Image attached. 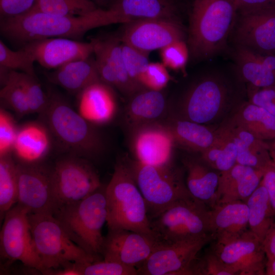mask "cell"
<instances>
[{"instance_id": "obj_14", "label": "cell", "mask_w": 275, "mask_h": 275, "mask_svg": "<svg viewBox=\"0 0 275 275\" xmlns=\"http://www.w3.org/2000/svg\"><path fill=\"white\" fill-rule=\"evenodd\" d=\"M213 251L237 274H265L266 256L262 243L250 230L216 240Z\"/></svg>"}, {"instance_id": "obj_18", "label": "cell", "mask_w": 275, "mask_h": 275, "mask_svg": "<svg viewBox=\"0 0 275 275\" xmlns=\"http://www.w3.org/2000/svg\"><path fill=\"white\" fill-rule=\"evenodd\" d=\"M41 66L56 69L72 61L89 58L94 52L93 42H83L67 38L37 40L22 47Z\"/></svg>"}, {"instance_id": "obj_17", "label": "cell", "mask_w": 275, "mask_h": 275, "mask_svg": "<svg viewBox=\"0 0 275 275\" xmlns=\"http://www.w3.org/2000/svg\"><path fill=\"white\" fill-rule=\"evenodd\" d=\"M230 96L226 82L215 76L206 77L188 91L183 108L187 120L200 124L214 120L225 106Z\"/></svg>"}, {"instance_id": "obj_48", "label": "cell", "mask_w": 275, "mask_h": 275, "mask_svg": "<svg viewBox=\"0 0 275 275\" xmlns=\"http://www.w3.org/2000/svg\"><path fill=\"white\" fill-rule=\"evenodd\" d=\"M261 182L266 189L275 215V167L272 162L265 169Z\"/></svg>"}, {"instance_id": "obj_29", "label": "cell", "mask_w": 275, "mask_h": 275, "mask_svg": "<svg viewBox=\"0 0 275 275\" xmlns=\"http://www.w3.org/2000/svg\"><path fill=\"white\" fill-rule=\"evenodd\" d=\"M245 202L249 211V228L262 243L275 221V215L261 182Z\"/></svg>"}, {"instance_id": "obj_52", "label": "cell", "mask_w": 275, "mask_h": 275, "mask_svg": "<svg viewBox=\"0 0 275 275\" xmlns=\"http://www.w3.org/2000/svg\"><path fill=\"white\" fill-rule=\"evenodd\" d=\"M99 8L103 9V7L106 8L109 5L111 0H91Z\"/></svg>"}, {"instance_id": "obj_53", "label": "cell", "mask_w": 275, "mask_h": 275, "mask_svg": "<svg viewBox=\"0 0 275 275\" xmlns=\"http://www.w3.org/2000/svg\"><path fill=\"white\" fill-rule=\"evenodd\" d=\"M269 154L271 157V159L273 164L275 167V151L273 149H269Z\"/></svg>"}, {"instance_id": "obj_24", "label": "cell", "mask_w": 275, "mask_h": 275, "mask_svg": "<svg viewBox=\"0 0 275 275\" xmlns=\"http://www.w3.org/2000/svg\"><path fill=\"white\" fill-rule=\"evenodd\" d=\"M246 203L234 201L215 205L209 211L210 232L216 240L241 234L249 227Z\"/></svg>"}, {"instance_id": "obj_42", "label": "cell", "mask_w": 275, "mask_h": 275, "mask_svg": "<svg viewBox=\"0 0 275 275\" xmlns=\"http://www.w3.org/2000/svg\"><path fill=\"white\" fill-rule=\"evenodd\" d=\"M189 52L184 40L174 42L160 49L162 64L173 70L182 69L187 63Z\"/></svg>"}, {"instance_id": "obj_11", "label": "cell", "mask_w": 275, "mask_h": 275, "mask_svg": "<svg viewBox=\"0 0 275 275\" xmlns=\"http://www.w3.org/2000/svg\"><path fill=\"white\" fill-rule=\"evenodd\" d=\"M18 181L17 204L28 213L53 214L58 208L55 195L52 168L42 162H16Z\"/></svg>"}, {"instance_id": "obj_33", "label": "cell", "mask_w": 275, "mask_h": 275, "mask_svg": "<svg viewBox=\"0 0 275 275\" xmlns=\"http://www.w3.org/2000/svg\"><path fill=\"white\" fill-rule=\"evenodd\" d=\"M18 201V181L16 162L12 154L0 157V216L3 219L6 212Z\"/></svg>"}, {"instance_id": "obj_51", "label": "cell", "mask_w": 275, "mask_h": 275, "mask_svg": "<svg viewBox=\"0 0 275 275\" xmlns=\"http://www.w3.org/2000/svg\"><path fill=\"white\" fill-rule=\"evenodd\" d=\"M265 274L275 275V257H266L265 263Z\"/></svg>"}, {"instance_id": "obj_4", "label": "cell", "mask_w": 275, "mask_h": 275, "mask_svg": "<svg viewBox=\"0 0 275 275\" xmlns=\"http://www.w3.org/2000/svg\"><path fill=\"white\" fill-rule=\"evenodd\" d=\"M105 192L108 230L132 231L155 242L145 199L126 160L116 162Z\"/></svg>"}, {"instance_id": "obj_31", "label": "cell", "mask_w": 275, "mask_h": 275, "mask_svg": "<svg viewBox=\"0 0 275 275\" xmlns=\"http://www.w3.org/2000/svg\"><path fill=\"white\" fill-rule=\"evenodd\" d=\"M95 40L105 52L109 65L114 72L116 88L122 93L132 96L145 88L134 81L127 71L122 51L121 40L117 37L109 36Z\"/></svg>"}, {"instance_id": "obj_25", "label": "cell", "mask_w": 275, "mask_h": 275, "mask_svg": "<svg viewBox=\"0 0 275 275\" xmlns=\"http://www.w3.org/2000/svg\"><path fill=\"white\" fill-rule=\"evenodd\" d=\"M46 75L50 82L76 95L90 85L101 81L95 60L90 57L69 62Z\"/></svg>"}, {"instance_id": "obj_39", "label": "cell", "mask_w": 275, "mask_h": 275, "mask_svg": "<svg viewBox=\"0 0 275 275\" xmlns=\"http://www.w3.org/2000/svg\"><path fill=\"white\" fill-rule=\"evenodd\" d=\"M188 274L235 275L237 273L213 251L205 254L202 259L197 257L189 268Z\"/></svg>"}, {"instance_id": "obj_27", "label": "cell", "mask_w": 275, "mask_h": 275, "mask_svg": "<svg viewBox=\"0 0 275 275\" xmlns=\"http://www.w3.org/2000/svg\"><path fill=\"white\" fill-rule=\"evenodd\" d=\"M184 163L187 171L186 185L188 191L195 198L212 207L219 175L196 160H187Z\"/></svg>"}, {"instance_id": "obj_26", "label": "cell", "mask_w": 275, "mask_h": 275, "mask_svg": "<svg viewBox=\"0 0 275 275\" xmlns=\"http://www.w3.org/2000/svg\"><path fill=\"white\" fill-rule=\"evenodd\" d=\"M131 96L126 107L125 119L132 128L157 121L166 110V99L160 91L144 89Z\"/></svg>"}, {"instance_id": "obj_41", "label": "cell", "mask_w": 275, "mask_h": 275, "mask_svg": "<svg viewBox=\"0 0 275 275\" xmlns=\"http://www.w3.org/2000/svg\"><path fill=\"white\" fill-rule=\"evenodd\" d=\"M15 121L8 111L0 109V157L12 154L18 130Z\"/></svg>"}, {"instance_id": "obj_46", "label": "cell", "mask_w": 275, "mask_h": 275, "mask_svg": "<svg viewBox=\"0 0 275 275\" xmlns=\"http://www.w3.org/2000/svg\"><path fill=\"white\" fill-rule=\"evenodd\" d=\"M38 0H0L1 19L23 15L34 10Z\"/></svg>"}, {"instance_id": "obj_1", "label": "cell", "mask_w": 275, "mask_h": 275, "mask_svg": "<svg viewBox=\"0 0 275 275\" xmlns=\"http://www.w3.org/2000/svg\"><path fill=\"white\" fill-rule=\"evenodd\" d=\"M111 24L106 9L98 8L85 15L59 16L34 10L23 15L1 19L2 35L23 45L50 38H67L79 40L89 31Z\"/></svg>"}, {"instance_id": "obj_32", "label": "cell", "mask_w": 275, "mask_h": 275, "mask_svg": "<svg viewBox=\"0 0 275 275\" xmlns=\"http://www.w3.org/2000/svg\"><path fill=\"white\" fill-rule=\"evenodd\" d=\"M234 55L240 74L252 86L262 88L275 86V72L263 65L255 53L236 46Z\"/></svg>"}, {"instance_id": "obj_12", "label": "cell", "mask_w": 275, "mask_h": 275, "mask_svg": "<svg viewBox=\"0 0 275 275\" xmlns=\"http://www.w3.org/2000/svg\"><path fill=\"white\" fill-rule=\"evenodd\" d=\"M212 238V235L182 239L155 248L139 267L138 274H188L198 253Z\"/></svg>"}, {"instance_id": "obj_7", "label": "cell", "mask_w": 275, "mask_h": 275, "mask_svg": "<svg viewBox=\"0 0 275 275\" xmlns=\"http://www.w3.org/2000/svg\"><path fill=\"white\" fill-rule=\"evenodd\" d=\"M206 204L191 196L178 200L150 221L156 246L211 235Z\"/></svg>"}, {"instance_id": "obj_15", "label": "cell", "mask_w": 275, "mask_h": 275, "mask_svg": "<svg viewBox=\"0 0 275 275\" xmlns=\"http://www.w3.org/2000/svg\"><path fill=\"white\" fill-rule=\"evenodd\" d=\"M175 143L167 125L155 121L132 128L130 149L134 160L142 163L156 167L172 166Z\"/></svg>"}, {"instance_id": "obj_50", "label": "cell", "mask_w": 275, "mask_h": 275, "mask_svg": "<svg viewBox=\"0 0 275 275\" xmlns=\"http://www.w3.org/2000/svg\"><path fill=\"white\" fill-rule=\"evenodd\" d=\"M266 256L275 257V221L262 242Z\"/></svg>"}, {"instance_id": "obj_9", "label": "cell", "mask_w": 275, "mask_h": 275, "mask_svg": "<svg viewBox=\"0 0 275 275\" xmlns=\"http://www.w3.org/2000/svg\"><path fill=\"white\" fill-rule=\"evenodd\" d=\"M52 173L58 208L83 199L101 185L88 160L72 154L58 160Z\"/></svg>"}, {"instance_id": "obj_37", "label": "cell", "mask_w": 275, "mask_h": 275, "mask_svg": "<svg viewBox=\"0 0 275 275\" xmlns=\"http://www.w3.org/2000/svg\"><path fill=\"white\" fill-rule=\"evenodd\" d=\"M0 97L3 104L13 111L18 117L21 118L31 114L23 89L10 72L6 82L1 89Z\"/></svg>"}, {"instance_id": "obj_45", "label": "cell", "mask_w": 275, "mask_h": 275, "mask_svg": "<svg viewBox=\"0 0 275 275\" xmlns=\"http://www.w3.org/2000/svg\"><path fill=\"white\" fill-rule=\"evenodd\" d=\"M219 129L223 135L224 141L213 168L222 172L231 169L236 163L237 147L225 127Z\"/></svg>"}, {"instance_id": "obj_3", "label": "cell", "mask_w": 275, "mask_h": 275, "mask_svg": "<svg viewBox=\"0 0 275 275\" xmlns=\"http://www.w3.org/2000/svg\"><path fill=\"white\" fill-rule=\"evenodd\" d=\"M237 13L234 0H194L187 42L192 56L203 59L223 50Z\"/></svg>"}, {"instance_id": "obj_19", "label": "cell", "mask_w": 275, "mask_h": 275, "mask_svg": "<svg viewBox=\"0 0 275 275\" xmlns=\"http://www.w3.org/2000/svg\"><path fill=\"white\" fill-rule=\"evenodd\" d=\"M156 245L154 241L137 232L108 230L104 239L102 256L105 261L137 268L147 259Z\"/></svg>"}, {"instance_id": "obj_20", "label": "cell", "mask_w": 275, "mask_h": 275, "mask_svg": "<svg viewBox=\"0 0 275 275\" xmlns=\"http://www.w3.org/2000/svg\"><path fill=\"white\" fill-rule=\"evenodd\" d=\"M118 109L113 88L99 81L88 87L77 94V112L93 125L109 123Z\"/></svg>"}, {"instance_id": "obj_23", "label": "cell", "mask_w": 275, "mask_h": 275, "mask_svg": "<svg viewBox=\"0 0 275 275\" xmlns=\"http://www.w3.org/2000/svg\"><path fill=\"white\" fill-rule=\"evenodd\" d=\"M264 171L236 163L221 172L214 205L234 201L245 202L260 183Z\"/></svg>"}, {"instance_id": "obj_16", "label": "cell", "mask_w": 275, "mask_h": 275, "mask_svg": "<svg viewBox=\"0 0 275 275\" xmlns=\"http://www.w3.org/2000/svg\"><path fill=\"white\" fill-rule=\"evenodd\" d=\"M124 24L121 42L149 53L176 41L184 40V31L179 20L140 19Z\"/></svg>"}, {"instance_id": "obj_2", "label": "cell", "mask_w": 275, "mask_h": 275, "mask_svg": "<svg viewBox=\"0 0 275 275\" xmlns=\"http://www.w3.org/2000/svg\"><path fill=\"white\" fill-rule=\"evenodd\" d=\"M47 94V106L39 115L52 137L70 154L87 159L99 155L104 150V144L95 126L75 111L58 92L49 88Z\"/></svg>"}, {"instance_id": "obj_5", "label": "cell", "mask_w": 275, "mask_h": 275, "mask_svg": "<svg viewBox=\"0 0 275 275\" xmlns=\"http://www.w3.org/2000/svg\"><path fill=\"white\" fill-rule=\"evenodd\" d=\"M106 186L101 184L83 199L59 207L53 214L71 239L97 261L101 260L107 220Z\"/></svg>"}, {"instance_id": "obj_36", "label": "cell", "mask_w": 275, "mask_h": 275, "mask_svg": "<svg viewBox=\"0 0 275 275\" xmlns=\"http://www.w3.org/2000/svg\"><path fill=\"white\" fill-rule=\"evenodd\" d=\"M67 267L75 275H138L135 267L104 260L86 264L72 262Z\"/></svg>"}, {"instance_id": "obj_43", "label": "cell", "mask_w": 275, "mask_h": 275, "mask_svg": "<svg viewBox=\"0 0 275 275\" xmlns=\"http://www.w3.org/2000/svg\"><path fill=\"white\" fill-rule=\"evenodd\" d=\"M236 145L237 147L236 163L265 170L272 162L268 149H251Z\"/></svg>"}, {"instance_id": "obj_47", "label": "cell", "mask_w": 275, "mask_h": 275, "mask_svg": "<svg viewBox=\"0 0 275 275\" xmlns=\"http://www.w3.org/2000/svg\"><path fill=\"white\" fill-rule=\"evenodd\" d=\"M249 91L250 102L261 107L275 116V86L258 88Z\"/></svg>"}, {"instance_id": "obj_38", "label": "cell", "mask_w": 275, "mask_h": 275, "mask_svg": "<svg viewBox=\"0 0 275 275\" xmlns=\"http://www.w3.org/2000/svg\"><path fill=\"white\" fill-rule=\"evenodd\" d=\"M34 60L22 48L14 51L0 41V66L11 70L22 72L37 77L34 66Z\"/></svg>"}, {"instance_id": "obj_13", "label": "cell", "mask_w": 275, "mask_h": 275, "mask_svg": "<svg viewBox=\"0 0 275 275\" xmlns=\"http://www.w3.org/2000/svg\"><path fill=\"white\" fill-rule=\"evenodd\" d=\"M232 33L236 46L275 54V6L238 12Z\"/></svg>"}, {"instance_id": "obj_49", "label": "cell", "mask_w": 275, "mask_h": 275, "mask_svg": "<svg viewBox=\"0 0 275 275\" xmlns=\"http://www.w3.org/2000/svg\"><path fill=\"white\" fill-rule=\"evenodd\" d=\"M237 12H246L274 6L275 0H234Z\"/></svg>"}, {"instance_id": "obj_10", "label": "cell", "mask_w": 275, "mask_h": 275, "mask_svg": "<svg viewBox=\"0 0 275 275\" xmlns=\"http://www.w3.org/2000/svg\"><path fill=\"white\" fill-rule=\"evenodd\" d=\"M28 211L17 204L6 213L0 233L1 257L20 261L25 266L45 274L31 231Z\"/></svg>"}, {"instance_id": "obj_21", "label": "cell", "mask_w": 275, "mask_h": 275, "mask_svg": "<svg viewBox=\"0 0 275 275\" xmlns=\"http://www.w3.org/2000/svg\"><path fill=\"white\" fill-rule=\"evenodd\" d=\"M106 9L117 23L148 19L179 20L177 0H111Z\"/></svg>"}, {"instance_id": "obj_30", "label": "cell", "mask_w": 275, "mask_h": 275, "mask_svg": "<svg viewBox=\"0 0 275 275\" xmlns=\"http://www.w3.org/2000/svg\"><path fill=\"white\" fill-rule=\"evenodd\" d=\"M167 125L175 143L194 151L201 153L216 139V131L214 132L202 124L189 120H177Z\"/></svg>"}, {"instance_id": "obj_34", "label": "cell", "mask_w": 275, "mask_h": 275, "mask_svg": "<svg viewBox=\"0 0 275 275\" xmlns=\"http://www.w3.org/2000/svg\"><path fill=\"white\" fill-rule=\"evenodd\" d=\"M98 8L91 0H38L34 10L59 16H77Z\"/></svg>"}, {"instance_id": "obj_54", "label": "cell", "mask_w": 275, "mask_h": 275, "mask_svg": "<svg viewBox=\"0 0 275 275\" xmlns=\"http://www.w3.org/2000/svg\"><path fill=\"white\" fill-rule=\"evenodd\" d=\"M272 149L275 151V138L274 139V141L272 144Z\"/></svg>"}, {"instance_id": "obj_8", "label": "cell", "mask_w": 275, "mask_h": 275, "mask_svg": "<svg viewBox=\"0 0 275 275\" xmlns=\"http://www.w3.org/2000/svg\"><path fill=\"white\" fill-rule=\"evenodd\" d=\"M126 161L145 199L150 221L175 201L193 196L181 173L172 165L156 167L134 159Z\"/></svg>"}, {"instance_id": "obj_44", "label": "cell", "mask_w": 275, "mask_h": 275, "mask_svg": "<svg viewBox=\"0 0 275 275\" xmlns=\"http://www.w3.org/2000/svg\"><path fill=\"white\" fill-rule=\"evenodd\" d=\"M169 80V74L162 63H149L141 76L140 83L146 89L161 91Z\"/></svg>"}, {"instance_id": "obj_22", "label": "cell", "mask_w": 275, "mask_h": 275, "mask_svg": "<svg viewBox=\"0 0 275 275\" xmlns=\"http://www.w3.org/2000/svg\"><path fill=\"white\" fill-rule=\"evenodd\" d=\"M52 136L41 121H31L18 127L12 155L18 163H41L50 152Z\"/></svg>"}, {"instance_id": "obj_35", "label": "cell", "mask_w": 275, "mask_h": 275, "mask_svg": "<svg viewBox=\"0 0 275 275\" xmlns=\"http://www.w3.org/2000/svg\"><path fill=\"white\" fill-rule=\"evenodd\" d=\"M11 75L23 89L27 98L31 113L41 114L46 108L48 97L42 90L37 77L15 70Z\"/></svg>"}, {"instance_id": "obj_28", "label": "cell", "mask_w": 275, "mask_h": 275, "mask_svg": "<svg viewBox=\"0 0 275 275\" xmlns=\"http://www.w3.org/2000/svg\"><path fill=\"white\" fill-rule=\"evenodd\" d=\"M230 123L246 130L262 141L275 138V116L250 102L234 115Z\"/></svg>"}, {"instance_id": "obj_40", "label": "cell", "mask_w": 275, "mask_h": 275, "mask_svg": "<svg viewBox=\"0 0 275 275\" xmlns=\"http://www.w3.org/2000/svg\"><path fill=\"white\" fill-rule=\"evenodd\" d=\"M122 51L129 75L134 81L143 87L140 83V78L149 63L148 59L149 53L139 50L124 43L122 44Z\"/></svg>"}, {"instance_id": "obj_6", "label": "cell", "mask_w": 275, "mask_h": 275, "mask_svg": "<svg viewBox=\"0 0 275 275\" xmlns=\"http://www.w3.org/2000/svg\"><path fill=\"white\" fill-rule=\"evenodd\" d=\"M33 242L45 269L64 268L72 262L97 261L73 242L53 214L28 213ZM99 261V260H98Z\"/></svg>"}]
</instances>
